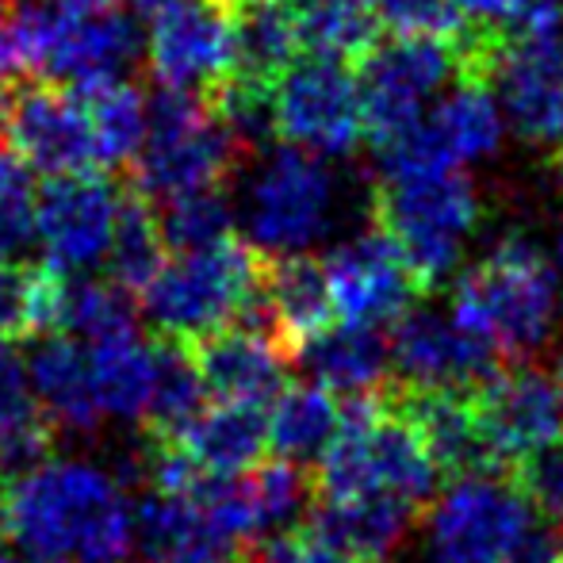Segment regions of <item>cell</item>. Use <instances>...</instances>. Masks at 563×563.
I'll return each instance as SVG.
<instances>
[{
  "label": "cell",
  "mask_w": 563,
  "mask_h": 563,
  "mask_svg": "<svg viewBox=\"0 0 563 563\" xmlns=\"http://www.w3.org/2000/svg\"><path fill=\"white\" fill-rule=\"evenodd\" d=\"M0 537L31 563H119L134 549V510L108 467L43 460L0 487Z\"/></svg>",
  "instance_id": "cell-1"
},
{
  "label": "cell",
  "mask_w": 563,
  "mask_h": 563,
  "mask_svg": "<svg viewBox=\"0 0 563 563\" xmlns=\"http://www.w3.org/2000/svg\"><path fill=\"white\" fill-rule=\"evenodd\" d=\"M441 467L422 445L410 418L391 402V391L349 399L341 407V430L319 456L322 503L391 498L422 510L438 498Z\"/></svg>",
  "instance_id": "cell-2"
},
{
  "label": "cell",
  "mask_w": 563,
  "mask_h": 563,
  "mask_svg": "<svg viewBox=\"0 0 563 563\" xmlns=\"http://www.w3.org/2000/svg\"><path fill=\"white\" fill-rule=\"evenodd\" d=\"M449 314L498 356L526 361L552 338L560 319V273L541 245L510 234L452 288Z\"/></svg>",
  "instance_id": "cell-3"
},
{
  "label": "cell",
  "mask_w": 563,
  "mask_h": 563,
  "mask_svg": "<svg viewBox=\"0 0 563 563\" xmlns=\"http://www.w3.org/2000/svg\"><path fill=\"white\" fill-rule=\"evenodd\" d=\"M268 253L253 242L223 238L200 250H180L142 291L146 319L162 338L203 341L230 327H261Z\"/></svg>",
  "instance_id": "cell-4"
},
{
  "label": "cell",
  "mask_w": 563,
  "mask_h": 563,
  "mask_svg": "<svg viewBox=\"0 0 563 563\" xmlns=\"http://www.w3.org/2000/svg\"><path fill=\"white\" fill-rule=\"evenodd\" d=\"M430 563H560V537L510 475H464L433 498Z\"/></svg>",
  "instance_id": "cell-5"
},
{
  "label": "cell",
  "mask_w": 563,
  "mask_h": 563,
  "mask_svg": "<svg viewBox=\"0 0 563 563\" xmlns=\"http://www.w3.org/2000/svg\"><path fill=\"white\" fill-rule=\"evenodd\" d=\"M12 38L20 69L58 85L115 81L139 58V27L119 8H77L12 0Z\"/></svg>",
  "instance_id": "cell-6"
},
{
  "label": "cell",
  "mask_w": 563,
  "mask_h": 563,
  "mask_svg": "<svg viewBox=\"0 0 563 563\" xmlns=\"http://www.w3.org/2000/svg\"><path fill=\"white\" fill-rule=\"evenodd\" d=\"M242 142L219 119L208 92L157 89L150 97L146 146L131 165V188L146 200H177L203 188H223Z\"/></svg>",
  "instance_id": "cell-7"
},
{
  "label": "cell",
  "mask_w": 563,
  "mask_h": 563,
  "mask_svg": "<svg viewBox=\"0 0 563 563\" xmlns=\"http://www.w3.org/2000/svg\"><path fill=\"white\" fill-rule=\"evenodd\" d=\"M475 223H479V200L464 173L376 185V227L395 242L422 291L438 288L456 273Z\"/></svg>",
  "instance_id": "cell-8"
},
{
  "label": "cell",
  "mask_w": 563,
  "mask_h": 563,
  "mask_svg": "<svg viewBox=\"0 0 563 563\" xmlns=\"http://www.w3.org/2000/svg\"><path fill=\"white\" fill-rule=\"evenodd\" d=\"M464 77V38H379L356 62V89L364 108V134L387 146L438 104Z\"/></svg>",
  "instance_id": "cell-9"
},
{
  "label": "cell",
  "mask_w": 563,
  "mask_h": 563,
  "mask_svg": "<svg viewBox=\"0 0 563 563\" xmlns=\"http://www.w3.org/2000/svg\"><path fill=\"white\" fill-rule=\"evenodd\" d=\"M506 112L487 77L464 74L407 134L379 146V180L464 173L503 146Z\"/></svg>",
  "instance_id": "cell-10"
},
{
  "label": "cell",
  "mask_w": 563,
  "mask_h": 563,
  "mask_svg": "<svg viewBox=\"0 0 563 563\" xmlns=\"http://www.w3.org/2000/svg\"><path fill=\"white\" fill-rule=\"evenodd\" d=\"M273 134L284 146L314 157L353 154L364 139V108L356 74L345 62H296L273 89Z\"/></svg>",
  "instance_id": "cell-11"
},
{
  "label": "cell",
  "mask_w": 563,
  "mask_h": 563,
  "mask_svg": "<svg viewBox=\"0 0 563 563\" xmlns=\"http://www.w3.org/2000/svg\"><path fill=\"white\" fill-rule=\"evenodd\" d=\"M334 208V177L314 154L276 150L250 192V242L268 257L303 253L319 242Z\"/></svg>",
  "instance_id": "cell-12"
},
{
  "label": "cell",
  "mask_w": 563,
  "mask_h": 563,
  "mask_svg": "<svg viewBox=\"0 0 563 563\" xmlns=\"http://www.w3.org/2000/svg\"><path fill=\"white\" fill-rule=\"evenodd\" d=\"M146 58L162 89L216 92L234 77L238 8L227 0H180L165 8L154 15Z\"/></svg>",
  "instance_id": "cell-13"
},
{
  "label": "cell",
  "mask_w": 563,
  "mask_h": 563,
  "mask_svg": "<svg viewBox=\"0 0 563 563\" xmlns=\"http://www.w3.org/2000/svg\"><path fill=\"white\" fill-rule=\"evenodd\" d=\"M391 368L407 391H479L503 372V356L467 334L449 311H407L391 334Z\"/></svg>",
  "instance_id": "cell-14"
},
{
  "label": "cell",
  "mask_w": 563,
  "mask_h": 563,
  "mask_svg": "<svg viewBox=\"0 0 563 563\" xmlns=\"http://www.w3.org/2000/svg\"><path fill=\"white\" fill-rule=\"evenodd\" d=\"M472 399L483 441L503 475L549 441L563 438V384L533 364L503 368L490 384L472 391Z\"/></svg>",
  "instance_id": "cell-15"
},
{
  "label": "cell",
  "mask_w": 563,
  "mask_h": 563,
  "mask_svg": "<svg viewBox=\"0 0 563 563\" xmlns=\"http://www.w3.org/2000/svg\"><path fill=\"white\" fill-rule=\"evenodd\" d=\"M490 85L506 123L521 139L533 146H563V31L498 38Z\"/></svg>",
  "instance_id": "cell-16"
},
{
  "label": "cell",
  "mask_w": 563,
  "mask_h": 563,
  "mask_svg": "<svg viewBox=\"0 0 563 563\" xmlns=\"http://www.w3.org/2000/svg\"><path fill=\"white\" fill-rule=\"evenodd\" d=\"M12 150L38 173L66 177V173H89L97 165L92 126L81 100L69 85L58 81H23L12 89L4 126Z\"/></svg>",
  "instance_id": "cell-17"
},
{
  "label": "cell",
  "mask_w": 563,
  "mask_h": 563,
  "mask_svg": "<svg viewBox=\"0 0 563 563\" xmlns=\"http://www.w3.org/2000/svg\"><path fill=\"white\" fill-rule=\"evenodd\" d=\"M123 192L97 169L51 177L38 192L35 230L46 245V261L62 273H81L108 257Z\"/></svg>",
  "instance_id": "cell-18"
},
{
  "label": "cell",
  "mask_w": 563,
  "mask_h": 563,
  "mask_svg": "<svg viewBox=\"0 0 563 563\" xmlns=\"http://www.w3.org/2000/svg\"><path fill=\"white\" fill-rule=\"evenodd\" d=\"M327 276L338 319L345 327L379 330L384 322H399L407 311H415V299L422 296L407 261L379 227L338 245L327 257Z\"/></svg>",
  "instance_id": "cell-19"
},
{
  "label": "cell",
  "mask_w": 563,
  "mask_h": 563,
  "mask_svg": "<svg viewBox=\"0 0 563 563\" xmlns=\"http://www.w3.org/2000/svg\"><path fill=\"white\" fill-rule=\"evenodd\" d=\"M134 549L146 563H242L250 544L219 521L203 503L200 483L192 490H150L134 506Z\"/></svg>",
  "instance_id": "cell-20"
},
{
  "label": "cell",
  "mask_w": 563,
  "mask_h": 563,
  "mask_svg": "<svg viewBox=\"0 0 563 563\" xmlns=\"http://www.w3.org/2000/svg\"><path fill=\"white\" fill-rule=\"evenodd\" d=\"M192 356L200 364L208 399L245 402V407H273L284 391V345L265 330L230 327L219 334L192 341Z\"/></svg>",
  "instance_id": "cell-21"
},
{
  "label": "cell",
  "mask_w": 563,
  "mask_h": 563,
  "mask_svg": "<svg viewBox=\"0 0 563 563\" xmlns=\"http://www.w3.org/2000/svg\"><path fill=\"white\" fill-rule=\"evenodd\" d=\"M338 307L330 291L327 261H314L307 253L268 257L265 296H261V330L284 345V353L296 356L303 345L334 330Z\"/></svg>",
  "instance_id": "cell-22"
},
{
  "label": "cell",
  "mask_w": 563,
  "mask_h": 563,
  "mask_svg": "<svg viewBox=\"0 0 563 563\" xmlns=\"http://www.w3.org/2000/svg\"><path fill=\"white\" fill-rule=\"evenodd\" d=\"M391 402L410 418L422 445L438 460L441 475H452V479L503 475L495 467L487 441H483L472 391H407V387H399Z\"/></svg>",
  "instance_id": "cell-23"
},
{
  "label": "cell",
  "mask_w": 563,
  "mask_h": 563,
  "mask_svg": "<svg viewBox=\"0 0 563 563\" xmlns=\"http://www.w3.org/2000/svg\"><path fill=\"white\" fill-rule=\"evenodd\" d=\"M31 384H35L38 407L46 422L66 433H92L104 418L92 384V361L81 341L66 334H51L31 353Z\"/></svg>",
  "instance_id": "cell-24"
},
{
  "label": "cell",
  "mask_w": 563,
  "mask_h": 563,
  "mask_svg": "<svg viewBox=\"0 0 563 563\" xmlns=\"http://www.w3.org/2000/svg\"><path fill=\"white\" fill-rule=\"evenodd\" d=\"M268 410L245 402H211L196 426L169 449H180L203 475H245L261 464L268 449Z\"/></svg>",
  "instance_id": "cell-25"
},
{
  "label": "cell",
  "mask_w": 563,
  "mask_h": 563,
  "mask_svg": "<svg viewBox=\"0 0 563 563\" xmlns=\"http://www.w3.org/2000/svg\"><path fill=\"white\" fill-rule=\"evenodd\" d=\"M307 376L330 395L364 399V395L387 391V368H391V345L372 327H345L327 330L296 353Z\"/></svg>",
  "instance_id": "cell-26"
},
{
  "label": "cell",
  "mask_w": 563,
  "mask_h": 563,
  "mask_svg": "<svg viewBox=\"0 0 563 563\" xmlns=\"http://www.w3.org/2000/svg\"><path fill=\"white\" fill-rule=\"evenodd\" d=\"M54 426L38 407L31 368L12 345H0V479L31 472L51 452Z\"/></svg>",
  "instance_id": "cell-27"
},
{
  "label": "cell",
  "mask_w": 563,
  "mask_h": 563,
  "mask_svg": "<svg viewBox=\"0 0 563 563\" xmlns=\"http://www.w3.org/2000/svg\"><path fill=\"white\" fill-rule=\"evenodd\" d=\"M89 361L100 410L126 422H146L157 384V345L126 330V334L97 341L89 349Z\"/></svg>",
  "instance_id": "cell-28"
},
{
  "label": "cell",
  "mask_w": 563,
  "mask_h": 563,
  "mask_svg": "<svg viewBox=\"0 0 563 563\" xmlns=\"http://www.w3.org/2000/svg\"><path fill=\"white\" fill-rule=\"evenodd\" d=\"M296 15L299 46L311 58L361 62L379 43L376 0H288Z\"/></svg>",
  "instance_id": "cell-29"
},
{
  "label": "cell",
  "mask_w": 563,
  "mask_h": 563,
  "mask_svg": "<svg viewBox=\"0 0 563 563\" xmlns=\"http://www.w3.org/2000/svg\"><path fill=\"white\" fill-rule=\"evenodd\" d=\"M208 387H203L200 364L188 341L162 338L157 341V384L146 410V433L154 445H177L196 418L208 410Z\"/></svg>",
  "instance_id": "cell-30"
},
{
  "label": "cell",
  "mask_w": 563,
  "mask_h": 563,
  "mask_svg": "<svg viewBox=\"0 0 563 563\" xmlns=\"http://www.w3.org/2000/svg\"><path fill=\"white\" fill-rule=\"evenodd\" d=\"M81 100L85 115L92 126V146H97V165H126L131 169L134 157L146 146V126H150V104L139 97L134 85L123 77L115 81H89V85H69Z\"/></svg>",
  "instance_id": "cell-31"
},
{
  "label": "cell",
  "mask_w": 563,
  "mask_h": 563,
  "mask_svg": "<svg viewBox=\"0 0 563 563\" xmlns=\"http://www.w3.org/2000/svg\"><path fill=\"white\" fill-rule=\"evenodd\" d=\"M299 31L288 0H268V4L238 8V58L234 77L257 89H276L284 74L296 66Z\"/></svg>",
  "instance_id": "cell-32"
},
{
  "label": "cell",
  "mask_w": 563,
  "mask_h": 563,
  "mask_svg": "<svg viewBox=\"0 0 563 563\" xmlns=\"http://www.w3.org/2000/svg\"><path fill=\"white\" fill-rule=\"evenodd\" d=\"M410 506L391 498H361V503H322L311 526L338 541L345 552H353L361 563H384L407 541L415 526Z\"/></svg>",
  "instance_id": "cell-33"
},
{
  "label": "cell",
  "mask_w": 563,
  "mask_h": 563,
  "mask_svg": "<svg viewBox=\"0 0 563 563\" xmlns=\"http://www.w3.org/2000/svg\"><path fill=\"white\" fill-rule=\"evenodd\" d=\"M165 250H169V242H165L162 216L146 196L126 185L123 200H119L112 245H108V280L123 288L126 296H142L169 261Z\"/></svg>",
  "instance_id": "cell-34"
},
{
  "label": "cell",
  "mask_w": 563,
  "mask_h": 563,
  "mask_svg": "<svg viewBox=\"0 0 563 563\" xmlns=\"http://www.w3.org/2000/svg\"><path fill=\"white\" fill-rule=\"evenodd\" d=\"M338 430L341 407L319 384L284 387L280 399L268 410V449L276 452V460H288V464L319 460L338 438Z\"/></svg>",
  "instance_id": "cell-35"
},
{
  "label": "cell",
  "mask_w": 563,
  "mask_h": 563,
  "mask_svg": "<svg viewBox=\"0 0 563 563\" xmlns=\"http://www.w3.org/2000/svg\"><path fill=\"white\" fill-rule=\"evenodd\" d=\"M69 273L43 265H0V345L58 330V307Z\"/></svg>",
  "instance_id": "cell-36"
},
{
  "label": "cell",
  "mask_w": 563,
  "mask_h": 563,
  "mask_svg": "<svg viewBox=\"0 0 563 563\" xmlns=\"http://www.w3.org/2000/svg\"><path fill=\"white\" fill-rule=\"evenodd\" d=\"M126 330H134V311L123 288H115L112 280H66L54 334L85 338L89 345H97L104 338L126 334Z\"/></svg>",
  "instance_id": "cell-37"
},
{
  "label": "cell",
  "mask_w": 563,
  "mask_h": 563,
  "mask_svg": "<svg viewBox=\"0 0 563 563\" xmlns=\"http://www.w3.org/2000/svg\"><path fill=\"white\" fill-rule=\"evenodd\" d=\"M245 495H250L253 526H257L261 537L288 526V521H296L303 514L307 498H311V483L299 472V464L268 460V464H257L253 472H245Z\"/></svg>",
  "instance_id": "cell-38"
},
{
  "label": "cell",
  "mask_w": 563,
  "mask_h": 563,
  "mask_svg": "<svg viewBox=\"0 0 563 563\" xmlns=\"http://www.w3.org/2000/svg\"><path fill=\"white\" fill-rule=\"evenodd\" d=\"M162 230H165V242L177 253L216 245V242H223V238H230V208H227L223 188H203V192L165 200Z\"/></svg>",
  "instance_id": "cell-39"
},
{
  "label": "cell",
  "mask_w": 563,
  "mask_h": 563,
  "mask_svg": "<svg viewBox=\"0 0 563 563\" xmlns=\"http://www.w3.org/2000/svg\"><path fill=\"white\" fill-rule=\"evenodd\" d=\"M35 180L31 165L0 142V265L20 250L35 230Z\"/></svg>",
  "instance_id": "cell-40"
},
{
  "label": "cell",
  "mask_w": 563,
  "mask_h": 563,
  "mask_svg": "<svg viewBox=\"0 0 563 563\" xmlns=\"http://www.w3.org/2000/svg\"><path fill=\"white\" fill-rule=\"evenodd\" d=\"M510 479L544 521H563V438L521 460Z\"/></svg>",
  "instance_id": "cell-41"
},
{
  "label": "cell",
  "mask_w": 563,
  "mask_h": 563,
  "mask_svg": "<svg viewBox=\"0 0 563 563\" xmlns=\"http://www.w3.org/2000/svg\"><path fill=\"white\" fill-rule=\"evenodd\" d=\"M379 23L402 38H460V20L452 0H376Z\"/></svg>",
  "instance_id": "cell-42"
},
{
  "label": "cell",
  "mask_w": 563,
  "mask_h": 563,
  "mask_svg": "<svg viewBox=\"0 0 563 563\" xmlns=\"http://www.w3.org/2000/svg\"><path fill=\"white\" fill-rule=\"evenodd\" d=\"M452 4H456L464 27H475V35L506 38L518 31V23L526 20L537 0H452Z\"/></svg>",
  "instance_id": "cell-43"
},
{
  "label": "cell",
  "mask_w": 563,
  "mask_h": 563,
  "mask_svg": "<svg viewBox=\"0 0 563 563\" xmlns=\"http://www.w3.org/2000/svg\"><path fill=\"white\" fill-rule=\"evenodd\" d=\"M242 563H307L303 544H299V533H276L265 537L257 549L245 552Z\"/></svg>",
  "instance_id": "cell-44"
},
{
  "label": "cell",
  "mask_w": 563,
  "mask_h": 563,
  "mask_svg": "<svg viewBox=\"0 0 563 563\" xmlns=\"http://www.w3.org/2000/svg\"><path fill=\"white\" fill-rule=\"evenodd\" d=\"M299 544H303L307 563H361L353 552H345L338 541H330L327 533H319L314 526L299 529Z\"/></svg>",
  "instance_id": "cell-45"
},
{
  "label": "cell",
  "mask_w": 563,
  "mask_h": 563,
  "mask_svg": "<svg viewBox=\"0 0 563 563\" xmlns=\"http://www.w3.org/2000/svg\"><path fill=\"white\" fill-rule=\"evenodd\" d=\"M8 74H20V58L12 38V0H0V77Z\"/></svg>",
  "instance_id": "cell-46"
},
{
  "label": "cell",
  "mask_w": 563,
  "mask_h": 563,
  "mask_svg": "<svg viewBox=\"0 0 563 563\" xmlns=\"http://www.w3.org/2000/svg\"><path fill=\"white\" fill-rule=\"evenodd\" d=\"M173 4H180V0H131V8H134V12H142V15H157V12H165V8H173Z\"/></svg>",
  "instance_id": "cell-47"
},
{
  "label": "cell",
  "mask_w": 563,
  "mask_h": 563,
  "mask_svg": "<svg viewBox=\"0 0 563 563\" xmlns=\"http://www.w3.org/2000/svg\"><path fill=\"white\" fill-rule=\"evenodd\" d=\"M8 108H12V89L0 81V134H4V126H8Z\"/></svg>",
  "instance_id": "cell-48"
},
{
  "label": "cell",
  "mask_w": 563,
  "mask_h": 563,
  "mask_svg": "<svg viewBox=\"0 0 563 563\" xmlns=\"http://www.w3.org/2000/svg\"><path fill=\"white\" fill-rule=\"evenodd\" d=\"M552 169H556V180H560V188H563V146L552 150Z\"/></svg>",
  "instance_id": "cell-49"
},
{
  "label": "cell",
  "mask_w": 563,
  "mask_h": 563,
  "mask_svg": "<svg viewBox=\"0 0 563 563\" xmlns=\"http://www.w3.org/2000/svg\"><path fill=\"white\" fill-rule=\"evenodd\" d=\"M62 4H77V8H108L112 0H62Z\"/></svg>",
  "instance_id": "cell-50"
},
{
  "label": "cell",
  "mask_w": 563,
  "mask_h": 563,
  "mask_svg": "<svg viewBox=\"0 0 563 563\" xmlns=\"http://www.w3.org/2000/svg\"><path fill=\"white\" fill-rule=\"evenodd\" d=\"M0 563H31L27 556H15V552H8V549H0Z\"/></svg>",
  "instance_id": "cell-51"
},
{
  "label": "cell",
  "mask_w": 563,
  "mask_h": 563,
  "mask_svg": "<svg viewBox=\"0 0 563 563\" xmlns=\"http://www.w3.org/2000/svg\"><path fill=\"white\" fill-rule=\"evenodd\" d=\"M556 268H560V284H563V230H560V238H556Z\"/></svg>",
  "instance_id": "cell-52"
},
{
  "label": "cell",
  "mask_w": 563,
  "mask_h": 563,
  "mask_svg": "<svg viewBox=\"0 0 563 563\" xmlns=\"http://www.w3.org/2000/svg\"><path fill=\"white\" fill-rule=\"evenodd\" d=\"M230 8H253V4H268V0H227Z\"/></svg>",
  "instance_id": "cell-53"
},
{
  "label": "cell",
  "mask_w": 563,
  "mask_h": 563,
  "mask_svg": "<svg viewBox=\"0 0 563 563\" xmlns=\"http://www.w3.org/2000/svg\"><path fill=\"white\" fill-rule=\"evenodd\" d=\"M556 379L563 384V341H560V349H556Z\"/></svg>",
  "instance_id": "cell-54"
},
{
  "label": "cell",
  "mask_w": 563,
  "mask_h": 563,
  "mask_svg": "<svg viewBox=\"0 0 563 563\" xmlns=\"http://www.w3.org/2000/svg\"><path fill=\"white\" fill-rule=\"evenodd\" d=\"M560 563H563V537H560Z\"/></svg>",
  "instance_id": "cell-55"
}]
</instances>
